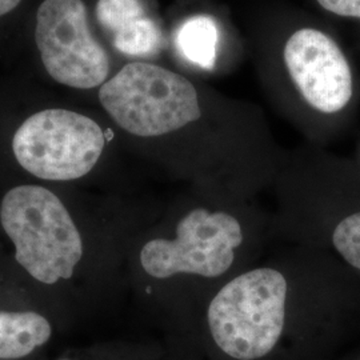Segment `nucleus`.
<instances>
[{"label":"nucleus","instance_id":"0eeeda50","mask_svg":"<svg viewBox=\"0 0 360 360\" xmlns=\"http://www.w3.org/2000/svg\"><path fill=\"white\" fill-rule=\"evenodd\" d=\"M284 62L296 90L309 108L335 115L354 95L352 74L339 46L319 30L302 28L288 39Z\"/></svg>","mask_w":360,"mask_h":360},{"label":"nucleus","instance_id":"1a4fd4ad","mask_svg":"<svg viewBox=\"0 0 360 360\" xmlns=\"http://www.w3.org/2000/svg\"><path fill=\"white\" fill-rule=\"evenodd\" d=\"M51 334V324L38 312L0 311V360L26 358Z\"/></svg>","mask_w":360,"mask_h":360},{"label":"nucleus","instance_id":"7ed1b4c3","mask_svg":"<svg viewBox=\"0 0 360 360\" xmlns=\"http://www.w3.org/2000/svg\"><path fill=\"white\" fill-rule=\"evenodd\" d=\"M0 221L15 245L16 262L38 282L70 279L84 245L63 202L40 186H18L4 195Z\"/></svg>","mask_w":360,"mask_h":360},{"label":"nucleus","instance_id":"9b49d317","mask_svg":"<svg viewBox=\"0 0 360 360\" xmlns=\"http://www.w3.org/2000/svg\"><path fill=\"white\" fill-rule=\"evenodd\" d=\"M163 34L158 23L144 16L114 34V47L127 56L148 58L162 49Z\"/></svg>","mask_w":360,"mask_h":360},{"label":"nucleus","instance_id":"f257e3e1","mask_svg":"<svg viewBox=\"0 0 360 360\" xmlns=\"http://www.w3.org/2000/svg\"><path fill=\"white\" fill-rule=\"evenodd\" d=\"M165 226L138 247V269L163 285L166 302L193 322L224 284L269 252L275 239L272 212L257 198L198 188L180 198Z\"/></svg>","mask_w":360,"mask_h":360},{"label":"nucleus","instance_id":"f03ea898","mask_svg":"<svg viewBox=\"0 0 360 360\" xmlns=\"http://www.w3.org/2000/svg\"><path fill=\"white\" fill-rule=\"evenodd\" d=\"M324 251L285 243L212 296L198 322L220 354L262 360L295 324L336 302Z\"/></svg>","mask_w":360,"mask_h":360},{"label":"nucleus","instance_id":"9d476101","mask_svg":"<svg viewBox=\"0 0 360 360\" xmlns=\"http://www.w3.org/2000/svg\"><path fill=\"white\" fill-rule=\"evenodd\" d=\"M176 47L186 60L203 70H212L218 56L219 30L214 18L195 15L176 31Z\"/></svg>","mask_w":360,"mask_h":360},{"label":"nucleus","instance_id":"ddd939ff","mask_svg":"<svg viewBox=\"0 0 360 360\" xmlns=\"http://www.w3.org/2000/svg\"><path fill=\"white\" fill-rule=\"evenodd\" d=\"M318 3L335 15L360 19V0H318Z\"/></svg>","mask_w":360,"mask_h":360},{"label":"nucleus","instance_id":"f8f14e48","mask_svg":"<svg viewBox=\"0 0 360 360\" xmlns=\"http://www.w3.org/2000/svg\"><path fill=\"white\" fill-rule=\"evenodd\" d=\"M144 16L141 0H99L96 4L98 22L112 35Z\"/></svg>","mask_w":360,"mask_h":360},{"label":"nucleus","instance_id":"4468645a","mask_svg":"<svg viewBox=\"0 0 360 360\" xmlns=\"http://www.w3.org/2000/svg\"><path fill=\"white\" fill-rule=\"evenodd\" d=\"M22 0H0V16L11 13Z\"/></svg>","mask_w":360,"mask_h":360},{"label":"nucleus","instance_id":"39448f33","mask_svg":"<svg viewBox=\"0 0 360 360\" xmlns=\"http://www.w3.org/2000/svg\"><path fill=\"white\" fill-rule=\"evenodd\" d=\"M91 117L63 108L30 116L15 132L18 163L39 179L67 181L86 176L111 139Z\"/></svg>","mask_w":360,"mask_h":360},{"label":"nucleus","instance_id":"6e6552de","mask_svg":"<svg viewBox=\"0 0 360 360\" xmlns=\"http://www.w3.org/2000/svg\"><path fill=\"white\" fill-rule=\"evenodd\" d=\"M322 215L306 232L303 245L324 251L330 248L348 269L360 274V202L333 198Z\"/></svg>","mask_w":360,"mask_h":360},{"label":"nucleus","instance_id":"2eb2a0df","mask_svg":"<svg viewBox=\"0 0 360 360\" xmlns=\"http://www.w3.org/2000/svg\"><path fill=\"white\" fill-rule=\"evenodd\" d=\"M60 360H68V359H60Z\"/></svg>","mask_w":360,"mask_h":360},{"label":"nucleus","instance_id":"20e7f679","mask_svg":"<svg viewBox=\"0 0 360 360\" xmlns=\"http://www.w3.org/2000/svg\"><path fill=\"white\" fill-rule=\"evenodd\" d=\"M105 112L129 135L168 136L206 114L200 95L187 77L151 63H129L102 84Z\"/></svg>","mask_w":360,"mask_h":360},{"label":"nucleus","instance_id":"423d86ee","mask_svg":"<svg viewBox=\"0 0 360 360\" xmlns=\"http://www.w3.org/2000/svg\"><path fill=\"white\" fill-rule=\"evenodd\" d=\"M35 40L44 68L58 83L80 90L105 83L110 58L91 32L82 0H44Z\"/></svg>","mask_w":360,"mask_h":360}]
</instances>
